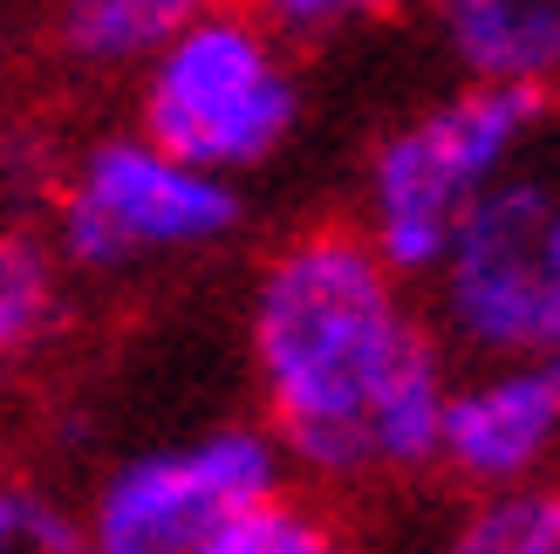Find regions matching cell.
<instances>
[{"label": "cell", "mask_w": 560, "mask_h": 554, "mask_svg": "<svg viewBox=\"0 0 560 554\" xmlns=\"http://www.w3.org/2000/svg\"><path fill=\"white\" fill-rule=\"evenodd\" d=\"M246 363L288 473L335 493L438 473L452 349L355 219H315L260 261Z\"/></svg>", "instance_id": "6da1fadb"}, {"label": "cell", "mask_w": 560, "mask_h": 554, "mask_svg": "<svg viewBox=\"0 0 560 554\" xmlns=\"http://www.w3.org/2000/svg\"><path fill=\"white\" fill-rule=\"evenodd\" d=\"M540 117L547 90H492V82H465L458 96L417 109L362 164V240L404 281H431L465 212L520 172Z\"/></svg>", "instance_id": "7a4b0ae2"}, {"label": "cell", "mask_w": 560, "mask_h": 554, "mask_svg": "<svg viewBox=\"0 0 560 554\" xmlns=\"http://www.w3.org/2000/svg\"><path fill=\"white\" fill-rule=\"evenodd\" d=\"M137 130L212 178H246L301 130V69L240 0H212L137 69Z\"/></svg>", "instance_id": "3957f363"}, {"label": "cell", "mask_w": 560, "mask_h": 554, "mask_svg": "<svg viewBox=\"0 0 560 554\" xmlns=\"http://www.w3.org/2000/svg\"><path fill=\"white\" fill-rule=\"evenodd\" d=\"M246 219L240 178H212L144 130L82 145L55 172V261L75 274H130L226 246Z\"/></svg>", "instance_id": "277c9868"}, {"label": "cell", "mask_w": 560, "mask_h": 554, "mask_svg": "<svg viewBox=\"0 0 560 554\" xmlns=\"http://www.w3.org/2000/svg\"><path fill=\"white\" fill-rule=\"evenodd\" d=\"M288 493V452L267 425H206L144 446L96 480L75 513L82 554H199L233 513Z\"/></svg>", "instance_id": "5b68a950"}, {"label": "cell", "mask_w": 560, "mask_h": 554, "mask_svg": "<svg viewBox=\"0 0 560 554\" xmlns=\"http://www.w3.org/2000/svg\"><path fill=\"white\" fill-rule=\"evenodd\" d=\"M553 192L540 178H499L465 212L452 254L431 274V328L479 363H534L560 328V288L540 261Z\"/></svg>", "instance_id": "8992f818"}, {"label": "cell", "mask_w": 560, "mask_h": 554, "mask_svg": "<svg viewBox=\"0 0 560 554\" xmlns=\"http://www.w3.org/2000/svg\"><path fill=\"white\" fill-rule=\"evenodd\" d=\"M553 465H560V391L540 363H479L471 377H452L438 431L444 480L486 500V493L547 486Z\"/></svg>", "instance_id": "52a82bcc"}, {"label": "cell", "mask_w": 560, "mask_h": 554, "mask_svg": "<svg viewBox=\"0 0 560 554\" xmlns=\"http://www.w3.org/2000/svg\"><path fill=\"white\" fill-rule=\"evenodd\" d=\"M431 21L465 82L547 90L560 76V0H431Z\"/></svg>", "instance_id": "ba28073f"}, {"label": "cell", "mask_w": 560, "mask_h": 554, "mask_svg": "<svg viewBox=\"0 0 560 554\" xmlns=\"http://www.w3.org/2000/svg\"><path fill=\"white\" fill-rule=\"evenodd\" d=\"M206 8L212 0H62L55 48H62L75 69H96V76L144 69L151 55Z\"/></svg>", "instance_id": "9c48e42d"}, {"label": "cell", "mask_w": 560, "mask_h": 554, "mask_svg": "<svg viewBox=\"0 0 560 554\" xmlns=\"http://www.w3.org/2000/svg\"><path fill=\"white\" fill-rule=\"evenodd\" d=\"M438 554H560V486H520L471 500Z\"/></svg>", "instance_id": "30bf717a"}, {"label": "cell", "mask_w": 560, "mask_h": 554, "mask_svg": "<svg viewBox=\"0 0 560 554\" xmlns=\"http://www.w3.org/2000/svg\"><path fill=\"white\" fill-rule=\"evenodd\" d=\"M62 315V261L35 233H0V363L27 356Z\"/></svg>", "instance_id": "8fae6325"}, {"label": "cell", "mask_w": 560, "mask_h": 554, "mask_svg": "<svg viewBox=\"0 0 560 554\" xmlns=\"http://www.w3.org/2000/svg\"><path fill=\"white\" fill-rule=\"evenodd\" d=\"M199 554H355V541L342 534L322 500H301V493H273V500L233 513Z\"/></svg>", "instance_id": "7c38bea8"}, {"label": "cell", "mask_w": 560, "mask_h": 554, "mask_svg": "<svg viewBox=\"0 0 560 554\" xmlns=\"http://www.w3.org/2000/svg\"><path fill=\"white\" fill-rule=\"evenodd\" d=\"M280 48H335L362 35V27H383L389 14H404V0H240Z\"/></svg>", "instance_id": "4fadbf2b"}, {"label": "cell", "mask_w": 560, "mask_h": 554, "mask_svg": "<svg viewBox=\"0 0 560 554\" xmlns=\"http://www.w3.org/2000/svg\"><path fill=\"white\" fill-rule=\"evenodd\" d=\"M0 554H82L75 513L14 480H0Z\"/></svg>", "instance_id": "5bb4252c"}, {"label": "cell", "mask_w": 560, "mask_h": 554, "mask_svg": "<svg viewBox=\"0 0 560 554\" xmlns=\"http://www.w3.org/2000/svg\"><path fill=\"white\" fill-rule=\"evenodd\" d=\"M540 261H547V274H553V288H560V199L547 206V227H540Z\"/></svg>", "instance_id": "9a60e30c"}, {"label": "cell", "mask_w": 560, "mask_h": 554, "mask_svg": "<svg viewBox=\"0 0 560 554\" xmlns=\"http://www.w3.org/2000/svg\"><path fill=\"white\" fill-rule=\"evenodd\" d=\"M534 363L547 370V383H553V391H560V328H553V336H547V349L534 356Z\"/></svg>", "instance_id": "2e32d148"}, {"label": "cell", "mask_w": 560, "mask_h": 554, "mask_svg": "<svg viewBox=\"0 0 560 554\" xmlns=\"http://www.w3.org/2000/svg\"><path fill=\"white\" fill-rule=\"evenodd\" d=\"M0 69H8V21H0Z\"/></svg>", "instance_id": "e0dca14e"}]
</instances>
